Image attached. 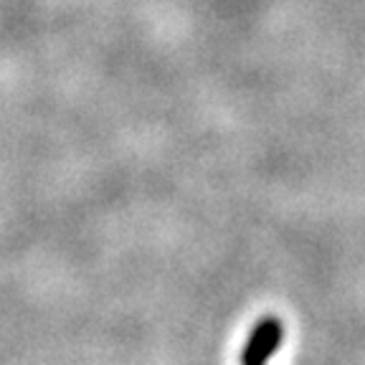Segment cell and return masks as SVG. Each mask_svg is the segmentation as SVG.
Listing matches in <instances>:
<instances>
[{"instance_id": "6da1fadb", "label": "cell", "mask_w": 365, "mask_h": 365, "mask_svg": "<svg viewBox=\"0 0 365 365\" xmlns=\"http://www.w3.org/2000/svg\"><path fill=\"white\" fill-rule=\"evenodd\" d=\"M282 337H284V325L279 317H262L251 330L244 350H241V365H269L272 355L279 350Z\"/></svg>"}]
</instances>
